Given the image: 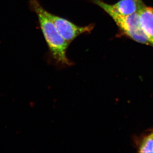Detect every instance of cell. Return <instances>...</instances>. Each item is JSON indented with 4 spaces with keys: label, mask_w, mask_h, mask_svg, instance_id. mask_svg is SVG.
<instances>
[{
    "label": "cell",
    "mask_w": 153,
    "mask_h": 153,
    "mask_svg": "<svg viewBox=\"0 0 153 153\" xmlns=\"http://www.w3.org/2000/svg\"><path fill=\"white\" fill-rule=\"evenodd\" d=\"M140 153H153V132L144 139L139 149Z\"/></svg>",
    "instance_id": "obj_6"
},
{
    "label": "cell",
    "mask_w": 153,
    "mask_h": 153,
    "mask_svg": "<svg viewBox=\"0 0 153 153\" xmlns=\"http://www.w3.org/2000/svg\"><path fill=\"white\" fill-rule=\"evenodd\" d=\"M92 3L100 7L112 18L119 28L120 34L139 43L151 45L147 36L140 25L138 13L123 16L114 12L110 4L102 0H92Z\"/></svg>",
    "instance_id": "obj_2"
},
{
    "label": "cell",
    "mask_w": 153,
    "mask_h": 153,
    "mask_svg": "<svg viewBox=\"0 0 153 153\" xmlns=\"http://www.w3.org/2000/svg\"><path fill=\"white\" fill-rule=\"evenodd\" d=\"M30 6L38 16L40 27L54 61L61 67L72 65V63L67 56L69 44L60 35L53 23L44 14V7L39 0H30Z\"/></svg>",
    "instance_id": "obj_1"
},
{
    "label": "cell",
    "mask_w": 153,
    "mask_h": 153,
    "mask_svg": "<svg viewBox=\"0 0 153 153\" xmlns=\"http://www.w3.org/2000/svg\"><path fill=\"white\" fill-rule=\"evenodd\" d=\"M138 13L142 29L153 46V8L145 4Z\"/></svg>",
    "instance_id": "obj_4"
},
{
    "label": "cell",
    "mask_w": 153,
    "mask_h": 153,
    "mask_svg": "<svg viewBox=\"0 0 153 153\" xmlns=\"http://www.w3.org/2000/svg\"><path fill=\"white\" fill-rule=\"evenodd\" d=\"M43 12L53 23L58 33L69 44L80 35L90 33L94 27L93 23L87 26H79L67 19L50 13L44 8Z\"/></svg>",
    "instance_id": "obj_3"
},
{
    "label": "cell",
    "mask_w": 153,
    "mask_h": 153,
    "mask_svg": "<svg viewBox=\"0 0 153 153\" xmlns=\"http://www.w3.org/2000/svg\"><path fill=\"white\" fill-rule=\"evenodd\" d=\"M145 4L142 0H119L114 4H110V6L114 12L127 16L138 13Z\"/></svg>",
    "instance_id": "obj_5"
}]
</instances>
